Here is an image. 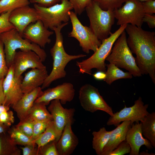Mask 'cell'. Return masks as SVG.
Returning a JSON list of instances; mask_svg holds the SVG:
<instances>
[{"instance_id": "obj_1", "label": "cell", "mask_w": 155, "mask_h": 155, "mask_svg": "<svg viewBox=\"0 0 155 155\" xmlns=\"http://www.w3.org/2000/svg\"><path fill=\"white\" fill-rule=\"evenodd\" d=\"M128 45L136 55L135 62L142 75H148L155 84V32L127 24Z\"/></svg>"}, {"instance_id": "obj_2", "label": "cell", "mask_w": 155, "mask_h": 155, "mask_svg": "<svg viewBox=\"0 0 155 155\" xmlns=\"http://www.w3.org/2000/svg\"><path fill=\"white\" fill-rule=\"evenodd\" d=\"M68 22L63 23L53 30L55 34V42L51 49L50 52L53 60L52 69L42 85L44 89L50 86L54 81L65 78L67 75L65 68L71 61L85 57L86 55L80 54L70 55L65 51L63 45V38L61 32L62 28L67 25Z\"/></svg>"}, {"instance_id": "obj_3", "label": "cell", "mask_w": 155, "mask_h": 155, "mask_svg": "<svg viewBox=\"0 0 155 155\" xmlns=\"http://www.w3.org/2000/svg\"><path fill=\"white\" fill-rule=\"evenodd\" d=\"M127 25H121L114 32L111 33L108 38L101 42L100 46L90 57L81 61H77L76 65L80 73L91 75L93 69L106 72V59L110 54L115 41L125 30Z\"/></svg>"}, {"instance_id": "obj_4", "label": "cell", "mask_w": 155, "mask_h": 155, "mask_svg": "<svg viewBox=\"0 0 155 155\" xmlns=\"http://www.w3.org/2000/svg\"><path fill=\"white\" fill-rule=\"evenodd\" d=\"M0 40L2 42L4 48L5 59L8 67L13 64L16 50H30L36 53L42 61L47 57L45 51L37 44L24 38L15 28H13L2 34Z\"/></svg>"}, {"instance_id": "obj_5", "label": "cell", "mask_w": 155, "mask_h": 155, "mask_svg": "<svg viewBox=\"0 0 155 155\" xmlns=\"http://www.w3.org/2000/svg\"><path fill=\"white\" fill-rule=\"evenodd\" d=\"M85 10L90 21V28L102 42L111 33L115 19L113 10L102 9L93 0L86 7Z\"/></svg>"}, {"instance_id": "obj_6", "label": "cell", "mask_w": 155, "mask_h": 155, "mask_svg": "<svg viewBox=\"0 0 155 155\" xmlns=\"http://www.w3.org/2000/svg\"><path fill=\"white\" fill-rule=\"evenodd\" d=\"M126 33L125 30L117 39L106 60L127 70L133 76L140 77L142 74L128 45Z\"/></svg>"}, {"instance_id": "obj_7", "label": "cell", "mask_w": 155, "mask_h": 155, "mask_svg": "<svg viewBox=\"0 0 155 155\" xmlns=\"http://www.w3.org/2000/svg\"><path fill=\"white\" fill-rule=\"evenodd\" d=\"M61 2L48 7L34 4L39 19L47 29L53 30L63 23L68 22L70 19L68 12L73 9L71 4L68 0H61Z\"/></svg>"}, {"instance_id": "obj_8", "label": "cell", "mask_w": 155, "mask_h": 155, "mask_svg": "<svg viewBox=\"0 0 155 155\" xmlns=\"http://www.w3.org/2000/svg\"><path fill=\"white\" fill-rule=\"evenodd\" d=\"M72 25V30L68 36L73 37L79 42L82 51L88 54L90 51L95 52L101 43L89 27L83 25L80 21L77 15L74 12H68Z\"/></svg>"}, {"instance_id": "obj_9", "label": "cell", "mask_w": 155, "mask_h": 155, "mask_svg": "<svg viewBox=\"0 0 155 155\" xmlns=\"http://www.w3.org/2000/svg\"><path fill=\"white\" fill-rule=\"evenodd\" d=\"M79 99L81 106L86 111L93 113L101 111L110 116L113 115L112 108L100 95L98 89L90 84H85L80 88Z\"/></svg>"}, {"instance_id": "obj_10", "label": "cell", "mask_w": 155, "mask_h": 155, "mask_svg": "<svg viewBox=\"0 0 155 155\" xmlns=\"http://www.w3.org/2000/svg\"><path fill=\"white\" fill-rule=\"evenodd\" d=\"M113 11L117 25L130 24L142 27L145 13L142 2L139 0H126L121 6Z\"/></svg>"}, {"instance_id": "obj_11", "label": "cell", "mask_w": 155, "mask_h": 155, "mask_svg": "<svg viewBox=\"0 0 155 155\" xmlns=\"http://www.w3.org/2000/svg\"><path fill=\"white\" fill-rule=\"evenodd\" d=\"M148 106V104H144L142 98L140 97L132 106L127 107L125 106L119 111L114 113L108 119L107 125L117 126L125 121H130L131 125L134 122H141L149 113L147 111Z\"/></svg>"}, {"instance_id": "obj_12", "label": "cell", "mask_w": 155, "mask_h": 155, "mask_svg": "<svg viewBox=\"0 0 155 155\" xmlns=\"http://www.w3.org/2000/svg\"><path fill=\"white\" fill-rule=\"evenodd\" d=\"M23 78L22 75L18 78L14 76L13 64L9 67L3 81L4 100L3 104L11 106L22 97L24 94L21 88Z\"/></svg>"}, {"instance_id": "obj_13", "label": "cell", "mask_w": 155, "mask_h": 155, "mask_svg": "<svg viewBox=\"0 0 155 155\" xmlns=\"http://www.w3.org/2000/svg\"><path fill=\"white\" fill-rule=\"evenodd\" d=\"M59 100H54L50 102L48 110L51 114L56 130L57 142L60 138L63 129L69 122L73 124L75 110L74 108H65Z\"/></svg>"}, {"instance_id": "obj_14", "label": "cell", "mask_w": 155, "mask_h": 155, "mask_svg": "<svg viewBox=\"0 0 155 155\" xmlns=\"http://www.w3.org/2000/svg\"><path fill=\"white\" fill-rule=\"evenodd\" d=\"M75 91L72 84L64 82L43 91L34 102H44L47 105L52 100H57L60 101L62 104H64L73 100Z\"/></svg>"}, {"instance_id": "obj_15", "label": "cell", "mask_w": 155, "mask_h": 155, "mask_svg": "<svg viewBox=\"0 0 155 155\" xmlns=\"http://www.w3.org/2000/svg\"><path fill=\"white\" fill-rule=\"evenodd\" d=\"M14 75L18 78L27 69L46 67L39 56L30 50L20 51L16 53L13 63Z\"/></svg>"}, {"instance_id": "obj_16", "label": "cell", "mask_w": 155, "mask_h": 155, "mask_svg": "<svg viewBox=\"0 0 155 155\" xmlns=\"http://www.w3.org/2000/svg\"><path fill=\"white\" fill-rule=\"evenodd\" d=\"M38 19L36 9L34 7H30L29 5L13 10L9 17V22L22 36L23 31L26 27Z\"/></svg>"}, {"instance_id": "obj_17", "label": "cell", "mask_w": 155, "mask_h": 155, "mask_svg": "<svg viewBox=\"0 0 155 155\" xmlns=\"http://www.w3.org/2000/svg\"><path fill=\"white\" fill-rule=\"evenodd\" d=\"M54 33L46 28L42 21L38 19L29 25L23 31L22 36L42 48L50 43V37Z\"/></svg>"}, {"instance_id": "obj_18", "label": "cell", "mask_w": 155, "mask_h": 155, "mask_svg": "<svg viewBox=\"0 0 155 155\" xmlns=\"http://www.w3.org/2000/svg\"><path fill=\"white\" fill-rule=\"evenodd\" d=\"M125 140L130 147V155H139L140 148L142 146H145L150 150L153 147L150 141L143 137L141 122L133 123L127 131Z\"/></svg>"}, {"instance_id": "obj_19", "label": "cell", "mask_w": 155, "mask_h": 155, "mask_svg": "<svg viewBox=\"0 0 155 155\" xmlns=\"http://www.w3.org/2000/svg\"><path fill=\"white\" fill-rule=\"evenodd\" d=\"M72 124L70 122L66 124L60 138L56 142L59 155L71 154L78 145V139L72 129Z\"/></svg>"}, {"instance_id": "obj_20", "label": "cell", "mask_w": 155, "mask_h": 155, "mask_svg": "<svg viewBox=\"0 0 155 155\" xmlns=\"http://www.w3.org/2000/svg\"><path fill=\"white\" fill-rule=\"evenodd\" d=\"M40 87L31 92L24 94L22 97L11 107L21 121L28 116L29 112L36 99L42 94L43 91Z\"/></svg>"}, {"instance_id": "obj_21", "label": "cell", "mask_w": 155, "mask_h": 155, "mask_svg": "<svg viewBox=\"0 0 155 155\" xmlns=\"http://www.w3.org/2000/svg\"><path fill=\"white\" fill-rule=\"evenodd\" d=\"M48 75L46 67L32 69L23 78L21 88L23 93H28L42 86Z\"/></svg>"}, {"instance_id": "obj_22", "label": "cell", "mask_w": 155, "mask_h": 155, "mask_svg": "<svg viewBox=\"0 0 155 155\" xmlns=\"http://www.w3.org/2000/svg\"><path fill=\"white\" fill-rule=\"evenodd\" d=\"M131 125L130 121H124L112 130L108 141L104 147L101 155H108L121 142L125 140L127 131Z\"/></svg>"}, {"instance_id": "obj_23", "label": "cell", "mask_w": 155, "mask_h": 155, "mask_svg": "<svg viewBox=\"0 0 155 155\" xmlns=\"http://www.w3.org/2000/svg\"><path fill=\"white\" fill-rule=\"evenodd\" d=\"M142 134L155 147V113H149L141 122Z\"/></svg>"}, {"instance_id": "obj_24", "label": "cell", "mask_w": 155, "mask_h": 155, "mask_svg": "<svg viewBox=\"0 0 155 155\" xmlns=\"http://www.w3.org/2000/svg\"><path fill=\"white\" fill-rule=\"evenodd\" d=\"M112 131V130L107 131L104 127H102L98 131L92 132V146L97 154L101 155L108 141Z\"/></svg>"}, {"instance_id": "obj_25", "label": "cell", "mask_w": 155, "mask_h": 155, "mask_svg": "<svg viewBox=\"0 0 155 155\" xmlns=\"http://www.w3.org/2000/svg\"><path fill=\"white\" fill-rule=\"evenodd\" d=\"M44 102H34L27 117L33 121L53 120L52 116Z\"/></svg>"}, {"instance_id": "obj_26", "label": "cell", "mask_w": 155, "mask_h": 155, "mask_svg": "<svg viewBox=\"0 0 155 155\" xmlns=\"http://www.w3.org/2000/svg\"><path fill=\"white\" fill-rule=\"evenodd\" d=\"M21 150L12 141L7 132L0 133V155H20Z\"/></svg>"}, {"instance_id": "obj_27", "label": "cell", "mask_w": 155, "mask_h": 155, "mask_svg": "<svg viewBox=\"0 0 155 155\" xmlns=\"http://www.w3.org/2000/svg\"><path fill=\"white\" fill-rule=\"evenodd\" d=\"M106 77L104 80L107 84L110 85L114 81L122 79H131L132 75L129 72H124L114 64L110 63L106 64Z\"/></svg>"}, {"instance_id": "obj_28", "label": "cell", "mask_w": 155, "mask_h": 155, "mask_svg": "<svg viewBox=\"0 0 155 155\" xmlns=\"http://www.w3.org/2000/svg\"><path fill=\"white\" fill-rule=\"evenodd\" d=\"M57 138L56 130L52 120L50 122L44 132L34 141V142L39 148L50 142L56 141Z\"/></svg>"}, {"instance_id": "obj_29", "label": "cell", "mask_w": 155, "mask_h": 155, "mask_svg": "<svg viewBox=\"0 0 155 155\" xmlns=\"http://www.w3.org/2000/svg\"><path fill=\"white\" fill-rule=\"evenodd\" d=\"M7 132L12 141L16 145L25 146L34 143L31 137L26 135L15 126L9 129Z\"/></svg>"}, {"instance_id": "obj_30", "label": "cell", "mask_w": 155, "mask_h": 155, "mask_svg": "<svg viewBox=\"0 0 155 155\" xmlns=\"http://www.w3.org/2000/svg\"><path fill=\"white\" fill-rule=\"evenodd\" d=\"M30 3V0H1L0 15L3 13L28 5Z\"/></svg>"}, {"instance_id": "obj_31", "label": "cell", "mask_w": 155, "mask_h": 155, "mask_svg": "<svg viewBox=\"0 0 155 155\" xmlns=\"http://www.w3.org/2000/svg\"><path fill=\"white\" fill-rule=\"evenodd\" d=\"M15 126L23 133L31 138L33 132V121L26 117Z\"/></svg>"}, {"instance_id": "obj_32", "label": "cell", "mask_w": 155, "mask_h": 155, "mask_svg": "<svg viewBox=\"0 0 155 155\" xmlns=\"http://www.w3.org/2000/svg\"><path fill=\"white\" fill-rule=\"evenodd\" d=\"M103 10L114 9L120 7L126 0H93Z\"/></svg>"}, {"instance_id": "obj_33", "label": "cell", "mask_w": 155, "mask_h": 155, "mask_svg": "<svg viewBox=\"0 0 155 155\" xmlns=\"http://www.w3.org/2000/svg\"><path fill=\"white\" fill-rule=\"evenodd\" d=\"M11 11L3 13L0 15V35L2 33L15 28L9 20Z\"/></svg>"}, {"instance_id": "obj_34", "label": "cell", "mask_w": 155, "mask_h": 155, "mask_svg": "<svg viewBox=\"0 0 155 155\" xmlns=\"http://www.w3.org/2000/svg\"><path fill=\"white\" fill-rule=\"evenodd\" d=\"M51 121H33V132L31 138L34 141L44 132Z\"/></svg>"}, {"instance_id": "obj_35", "label": "cell", "mask_w": 155, "mask_h": 155, "mask_svg": "<svg viewBox=\"0 0 155 155\" xmlns=\"http://www.w3.org/2000/svg\"><path fill=\"white\" fill-rule=\"evenodd\" d=\"M56 142L55 140L39 148L38 155H59Z\"/></svg>"}, {"instance_id": "obj_36", "label": "cell", "mask_w": 155, "mask_h": 155, "mask_svg": "<svg viewBox=\"0 0 155 155\" xmlns=\"http://www.w3.org/2000/svg\"><path fill=\"white\" fill-rule=\"evenodd\" d=\"M9 69L5 59L4 45L0 40V80L5 77L8 72Z\"/></svg>"}, {"instance_id": "obj_37", "label": "cell", "mask_w": 155, "mask_h": 155, "mask_svg": "<svg viewBox=\"0 0 155 155\" xmlns=\"http://www.w3.org/2000/svg\"><path fill=\"white\" fill-rule=\"evenodd\" d=\"M71 4L75 13L80 15L92 0H68Z\"/></svg>"}, {"instance_id": "obj_38", "label": "cell", "mask_w": 155, "mask_h": 155, "mask_svg": "<svg viewBox=\"0 0 155 155\" xmlns=\"http://www.w3.org/2000/svg\"><path fill=\"white\" fill-rule=\"evenodd\" d=\"M130 151V146L125 140L121 142L108 155H123L129 153Z\"/></svg>"}, {"instance_id": "obj_39", "label": "cell", "mask_w": 155, "mask_h": 155, "mask_svg": "<svg viewBox=\"0 0 155 155\" xmlns=\"http://www.w3.org/2000/svg\"><path fill=\"white\" fill-rule=\"evenodd\" d=\"M14 121L13 113L9 110L6 111L0 115V123L9 127Z\"/></svg>"}, {"instance_id": "obj_40", "label": "cell", "mask_w": 155, "mask_h": 155, "mask_svg": "<svg viewBox=\"0 0 155 155\" xmlns=\"http://www.w3.org/2000/svg\"><path fill=\"white\" fill-rule=\"evenodd\" d=\"M23 155H38L39 148L34 142L20 147Z\"/></svg>"}, {"instance_id": "obj_41", "label": "cell", "mask_w": 155, "mask_h": 155, "mask_svg": "<svg viewBox=\"0 0 155 155\" xmlns=\"http://www.w3.org/2000/svg\"><path fill=\"white\" fill-rule=\"evenodd\" d=\"M145 13L153 14L155 13V0H149L142 2Z\"/></svg>"}, {"instance_id": "obj_42", "label": "cell", "mask_w": 155, "mask_h": 155, "mask_svg": "<svg viewBox=\"0 0 155 155\" xmlns=\"http://www.w3.org/2000/svg\"><path fill=\"white\" fill-rule=\"evenodd\" d=\"M61 0H30V3L36 4L43 7H48L61 1Z\"/></svg>"}, {"instance_id": "obj_43", "label": "cell", "mask_w": 155, "mask_h": 155, "mask_svg": "<svg viewBox=\"0 0 155 155\" xmlns=\"http://www.w3.org/2000/svg\"><path fill=\"white\" fill-rule=\"evenodd\" d=\"M143 22L147 23L149 27L151 28L155 27V15L145 13L143 18Z\"/></svg>"}, {"instance_id": "obj_44", "label": "cell", "mask_w": 155, "mask_h": 155, "mask_svg": "<svg viewBox=\"0 0 155 155\" xmlns=\"http://www.w3.org/2000/svg\"><path fill=\"white\" fill-rule=\"evenodd\" d=\"M94 79L98 80H102L105 79L106 77L105 72L98 71L93 75Z\"/></svg>"}, {"instance_id": "obj_45", "label": "cell", "mask_w": 155, "mask_h": 155, "mask_svg": "<svg viewBox=\"0 0 155 155\" xmlns=\"http://www.w3.org/2000/svg\"><path fill=\"white\" fill-rule=\"evenodd\" d=\"M3 78L0 80V105L3 104L4 102V96L3 88Z\"/></svg>"}, {"instance_id": "obj_46", "label": "cell", "mask_w": 155, "mask_h": 155, "mask_svg": "<svg viewBox=\"0 0 155 155\" xmlns=\"http://www.w3.org/2000/svg\"><path fill=\"white\" fill-rule=\"evenodd\" d=\"M9 129V127L0 123V133L7 132Z\"/></svg>"}, {"instance_id": "obj_47", "label": "cell", "mask_w": 155, "mask_h": 155, "mask_svg": "<svg viewBox=\"0 0 155 155\" xmlns=\"http://www.w3.org/2000/svg\"><path fill=\"white\" fill-rule=\"evenodd\" d=\"M9 106H5L3 104L0 105V115L4 112L9 110Z\"/></svg>"}, {"instance_id": "obj_48", "label": "cell", "mask_w": 155, "mask_h": 155, "mask_svg": "<svg viewBox=\"0 0 155 155\" xmlns=\"http://www.w3.org/2000/svg\"><path fill=\"white\" fill-rule=\"evenodd\" d=\"M141 2H143L144 1H145L149 0H139Z\"/></svg>"}, {"instance_id": "obj_49", "label": "cell", "mask_w": 155, "mask_h": 155, "mask_svg": "<svg viewBox=\"0 0 155 155\" xmlns=\"http://www.w3.org/2000/svg\"></svg>"}]
</instances>
